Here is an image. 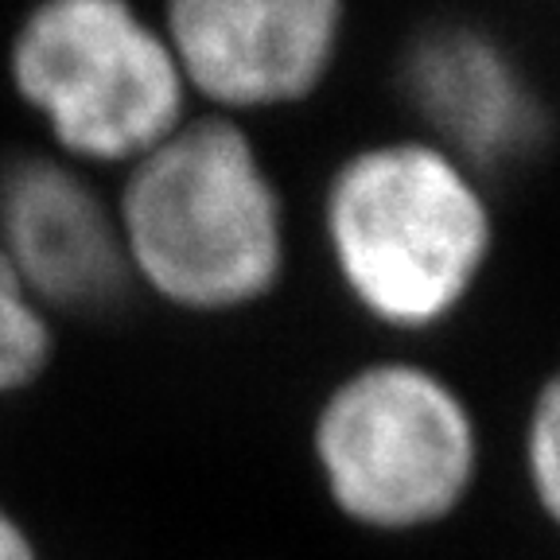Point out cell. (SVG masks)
<instances>
[{"label":"cell","instance_id":"obj_2","mask_svg":"<svg viewBox=\"0 0 560 560\" xmlns=\"http://www.w3.org/2000/svg\"><path fill=\"white\" fill-rule=\"evenodd\" d=\"M129 284L195 319L269 304L292 269V210L254 129L195 109L114 191Z\"/></svg>","mask_w":560,"mask_h":560},{"label":"cell","instance_id":"obj_5","mask_svg":"<svg viewBox=\"0 0 560 560\" xmlns=\"http://www.w3.org/2000/svg\"><path fill=\"white\" fill-rule=\"evenodd\" d=\"M156 20L195 109L242 125L315 102L350 39V0H160Z\"/></svg>","mask_w":560,"mask_h":560},{"label":"cell","instance_id":"obj_4","mask_svg":"<svg viewBox=\"0 0 560 560\" xmlns=\"http://www.w3.org/2000/svg\"><path fill=\"white\" fill-rule=\"evenodd\" d=\"M9 82L55 156L125 172L195 114L156 12L137 0H32Z\"/></svg>","mask_w":560,"mask_h":560},{"label":"cell","instance_id":"obj_3","mask_svg":"<svg viewBox=\"0 0 560 560\" xmlns=\"http://www.w3.org/2000/svg\"><path fill=\"white\" fill-rule=\"evenodd\" d=\"M307 455L339 522L370 537H420L475 499L482 424L447 370L394 350L347 366L319 394Z\"/></svg>","mask_w":560,"mask_h":560},{"label":"cell","instance_id":"obj_9","mask_svg":"<svg viewBox=\"0 0 560 560\" xmlns=\"http://www.w3.org/2000/svg\"><path fill=\"white\" fill-rule=\"evenodd\" d=\"M517 467L534 510L560 537V362L525 401L517 429Z\"/></svg>","mask_w":560,"mask_h":560},{"label":"cell","instance_id":"obj_7","mask_svg":"<svg viewBox=\"0 0 560 560\" xmlns=\"http://www.w3.org/2000/svg\"><path fill=\"white\" fill-rule=\"evenodd\" d=\"M0 254L51 319L109 312L132 289L114 191L55 152L0 164Z\"/></svg>","mask_w":560,"mask_h":560},{"label":"cell","instance_id":"obj_8","mask_svg":"<svg viewBox=\"0 0 560 560\" xmlns=\"http://www.w3.org/2000/svg\"><path fill=\"white\" fill-rule=\"evenodd\" d=\"M55 359V319L0 254V401L27 394Z\"/></svg>","mask_w":560,"mask_h":560},{"label":"cell","instance_id":"obj_1","mask_svg":"<svg viewBox=\"0 0 560 560\" xmlns=\"http://www.w3.org/2000/svg\"><path fill=\"white\" fill-rule=\"evenodd\" d=\"M499 242L494 184L412 129L342 152L319 191L335 289L394 339L459 324L490 280Z\"/></svg>","mask_w":560,"mask_h":560},{"label":"cell","instance_id":"obj_6","mask_svg":"<svg viewBox=\"0 0 560 560\" xmlns=\"http://www.w3.org/2000/svg\"><path fill=\"white\" fill-rule=\"evenodd\" d=\"M397 94L412 132L490 184L545 152L552 117L522 55L475 20H436L409 35Z\"/></svg>","mask_w":560,"mask_h":560},{"label":"cell","instance_id":"obj_10","mask_svg":"<svg viewBox=\"0 0 560 560\" xmlns=\"http://www.w3.org/2000/svg\"><path fill=\"white\" fill-rule=\"evenodd\" d=\"M0 560H47V545L32 517L0 494Z\"/></svg>","mask_w":560,"mask_h":560}]
</instances>
